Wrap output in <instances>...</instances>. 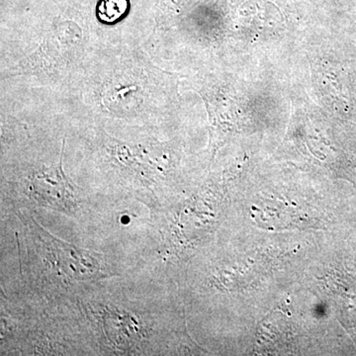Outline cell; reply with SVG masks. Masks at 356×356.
<instances>
[{"label":"cell","mask_w":356,"mask_h":356,"mask_svg":"<svg viewBox=\"0 0 356 356\" xmlns=\"http://www.w3.org/2000/svg\"><path fill=\"white\" fill-rule=\"evenodd\" d=\"M128 9L129 0H100L96 15L102 23L113 24L127 14Z\"/></svg>","instance_id":"1"}]
</instances>
